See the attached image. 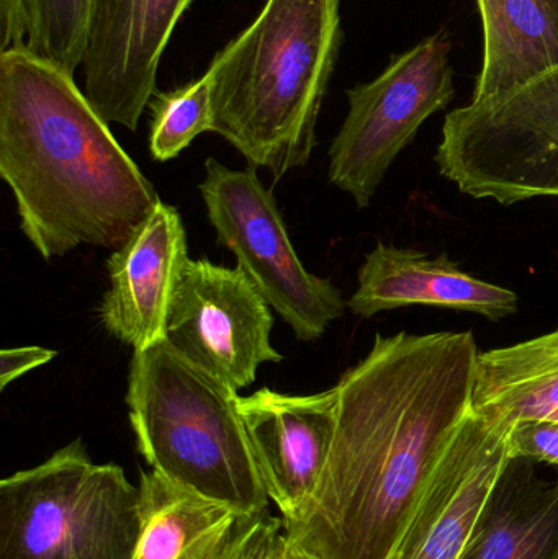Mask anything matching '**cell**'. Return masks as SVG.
I'll list each match as a JSON object with an SVG mask.
<instances>
[{"instance_id":"cell-1","label":"cell","mask_w":558,"mask_h":559,"mask_svg":"<svg viewBox=\"0 0 558 559\" xmlns=\"http://www.w3.org/2000/svg\"><path fill=\"white\" fill-rule=\"evenodd\" d=\"M472 332L377 334L336 383V429L320 485L285 525L301 559H389L471 413Z\"/></svg>"},{"instance_id":"cell-2","label":"cell","mask_w":558,"mask_h":559,"mask_svg":"<svg viewBox=\"0 0 558 559\" xmlns=\"http://www.w3.org/2000/svg\"><path fill=\"white\" fill-rule=\"evenodd\" d=\"M0 177L45 261L117 251L161 200L74 75L25 48L0 51Z\"/></svg>"},{"instance_id":"cell-3","label":"cell","mask_w":558,"mask_h":559,"mask_svg":"<svg viewBox=\"0 0 558 559\" xmlns=\"http://www.w3.org/2000/svg\"><path fill=\"white\" fill-rule=\"evenodd\" d=\"M343 41L340 0H268L213 58V133L274 180L307 166Z\"/></svg>"},{"instance_id":"cell-4","label":"cell","mask_w":558,"mask_h":559,"mask_svg":"<svg viewBox=\"0 0 558 559\" xmlns=\"http://www.w3.org/2000/svg\"><path fill=\"white\" fill-rule=\"evenodd\" d=\"M238 397L167 338L133 352L128 416L151 469L193 495L259 515L269 496Z\"/></svg>"},{"instance_id":"cell-5","label":"cell","mask_w":558,"mask_h":559,"mask_svg":"<svg viewBox=\"0 0 558 559\" xmlns=\"http://www.w3.org/2000/svg\"><path fill=\"white\" fill-rule=\"evenodd\" d=\"M140 488L81 439L0 483V559H133Z\"/></svg>"},{"instance_id":"cell-6","label":"cell","mask_w":558,"mask_h":559,"mask_svg":"<svg viewBox=\"0 0 558 559\" xmlns=\"http://www.w3.org/2000/svg\"><path fill=\"white\" fill-rule=\"evenodd\" d=\"M436 163L474 199L510 206L558 197V66L504 97L448 114Z\"/></svg>"},{"instance_id":"cell-7","label":"cell","mask_w":558,"mask_h":559,"mask_svg":"<svg viewBox=\"0 0 558 559\" xmlns=\"http://www.w3.org/2000/svg\"><path fill=\"white\" fill-rule=\"evenodd\" d=\"M205 173L199 189L218 245L235 254L238 269L298 341L323 337L347 302L330 280L305 269L274 193L262 186L256 167L233 170L209 157Z\"/></svg>"},{"instance_id":"cell-8","label":"cell","mask_w":558,"mask_h":559,"mask_svg":"<svg viewBox=\"0 0 558 559\" xmlns=\"http://www.w3.org/2000/svg\"><path fill=\"white\" fill-rule=\"evenodd\" d=\"M454 97L451 39L436 33L347 91L349 111L330 150V182L367 209L422 124Z\"/></svg>"},{"instance_id":"cell-9","label":"cell","mask_w":558,"mask_h":559,"mask_svg":"<svg viewBox=\"0 0 558 559\" xmlns=\"http://www.w3.org/2000/svg\"><path fill=\"white\" fill-rule=\"evenodd\" d=\"M272 328L271 306L241 269L189 259L167 316L166 338L176 350L245 390L261 365L284 360L272 345Z\"/></svg>"},{"instance_id":"cell-10","label":"cell","mask_w":558,"mask_h":559,"mask_svg":"<svg viewBox=\"0 0 558 559\" xmlns=\"http://www.w3.org/2000/svg\"><path fill=\"white\" fill-rule=\"evenodd\" d=\"M192 0H94L84 94L107 123L136 131L156 92L157 69Z\"/></svg>"},{"instance_id":"cell-11","label":"cell","mask_w":558,"mask_h":559,"mask_svg":"<svg viewBox=\"0 0 558 559\" xmlns=\"http://www.w3.org/2000/svg\"><path fill=\"white\" fill-rule=\"evenodd\" d=\"M336 388L317 394L262 388L238 397L265 492L284 524L304 514L320 485L336 429Z\"/></svg>"},{"instance_id":"cell-12","label":"cell","mask_w":558,"mask_h":559,"mask_svg":"<svg viewBox=\"0 0 558 559\" xmlns=\"http://www.w3.org/2000/svg\"><path fill=\"white\" fill-rule=\"evenodd\" d=\"M508 459V426L471 409L389 559H459Z\"/></svg>"},{"instance_id":"cell-13","label":"cell","mask_w":558,"mask_h":559,"mask_svg":"<svg viewBox=\"0 0 558 559\" xmlns=\"http://www.w3.org/2000/svg\"><path fill=\"white\" fill-rule=\"evenodd\" d=\"M189 262L179 212L163 200L108 258L110 289L100 305L108 334L143 350L166 338L167 316Z\"/></svg>"},{"instance_id":"cell-14","label":"cell","mask_w":558,"mask_h":559,"mask_svg":"<svg viewBox=\"0 0 558 559\" xmlns=\"http://www.w3.org/2000/svg\"><path fill=\"white\" fill-rule=\"evenodd\" d=\"M518 302L513 289L465 274L448 254L431 258L379 242L360 267L347 308L363 319L406 306H432L501 321L517 314Z\"/></svg>"},{"instance_id":"cell-15","label":"cell","mask_w":558,"mask_h":559,"mask_svg":"<svg viewBox=\"0 0 558 559\" xmlns=\"http://www.w3.org/2000/svg\"><path fill=\"white\" fill-rule=\"evenodd\" d=\"M141 531L133 559H235L259 515L141 473ZM265 514V512H264Z\"/></svg>"},{"instance_id":"cell-16","label":"cell","mask_w":558,"mask_h":559,"mask_svg":"<svg viewBox=\"0 0 558 559\" xmlns=\"http://www.w3.org/2000/svg\"><path fill=\"white\" fill-rule=\"evenodd\" d=\"M510 456L495 479L459 559H558V479Z\"/></svg>"},{"instance_id":"cell-17","label":"cell","mask_w":558,"mask_h":559,"mask_svg":"<svg viewBox=\"0 0 558 559\" xmlns=\"http://www.w3.org/2000/svg\"><path fill=\"white\" fill-rule=\"evenodd\" d=\"M484 66L472 102L504 97L558 66V0H494L480 12Z\"/></svg>"},{"instance_id":"cell-18","label":"cell","mask_w":558,"mask_h":559,"mask_svg":"<svg viewBox=\"0 0 558 559\" xmlns=\"http://www.w3.org/2000/svg\"><path fill=\"white\" fill-rule=\"evenodd\" d=\"M471 409L508 427L527 420L558 424V329L480 352Z\"/></svg>"},{"instance_id":"cell-19","label":"cell","mask_w":558,"mask_h":559,"mask_svg":"<svg viewBox=\"0 0 558 559\" xmlns=\"http://www.w3.org/2000/svg\"><path fill=\"white\" fill-rule=\"evenodd\" d=\"M94 0H25V49L74 75L87 46Z\"/></svg>"},{"instance_id":"cell-20","label":"cell","mask_w":558,"mask_h":559,"mask_svg":"<svg viewBox=\"0 0 558 559\" xmlns=\"http://www.w3.org/2000/svg\"><path fill=\"white\" fill-rule=\"evenodd\" d=\"M151 105L150 153L157 163L176 159L199 134L213 131L209 75L167 92H154Z\"/></svg>"},{"instance_id":"cell-21","label":"cell","mask_w":558,"mask_h":559,"mask_svg":"<svg viewBox=\"0 0 558 559\" xmlns=\"http://www.w3.org/2000/svg\"><path fill=\"white\" fill-rule=\"evenodd\" d=\"M510 456L558 466V424L527 420L508 427Z\"/></svg>"},{"instance_id":"cell-22","label":"cell","mask_w":558,"mask_h":559,"mask_svg":"<svg viewBox=\"0 0 558 559\" xmlns=\"http://www.w3.org/2000/svg\"><path fill=\"white\" fill-rule=\"evenodd\" d=\"M235 559H292L282 519L269 512L252 525Z\"/></svg>"},{"instance_id":"cell-23","label":"cell","mask_w":558,"mask_h":559,"mask_svg":"<svg viewBox=\"0 0 558 559\" xmlns=\"http://www.w3.org/2000/svg\"><path fill=\"white\" fill-rule=\"evenodd\" d=\"M56 357L55 350L36 347L3 348L0 352V391L5 390L12 381L41 365L49 364Z\"/></svg>"},{"instance_id":"cell-24","label":"cell","mask_w":558,"mask_h":559,"mask_svg":"<svg viewBox=\"0 0 558 559\" xmlns=\"http://www.w3.org/2000/svg\"><path fill=\"white\" fill-rule=\"evenodd\" d=\"M25 0H0V51L25 48Z\"/></svg>"},{"instance_id":"cell-25","label":"cell","mask_w":558,"mask_h":559,"mask_svg":"<svg viewBox=\"0 0 558 559\" xmlns=\"http://www.w3.org/2000/svg\"><path fill=\"white\" fill-rule=\"evenodd\" d=\"M494 2V0H477V7L478 12H482V10L487 9L490 3Z\"/></svg>"},{"instance_id":"cell-26","label":"cell","mask_w":558,"mask_h":559,"mask_svg":"<svg viewBox=\"0 0 558 559\" xmlns=\"http://www.w3.org/2000/svg\"><path fill=\"white\" fill-rule=\"evenodd\" d=\"M290 557H292V555H290ZM292 559H301V558H297V557H292Z\"/></svg>"}]
</instances>
